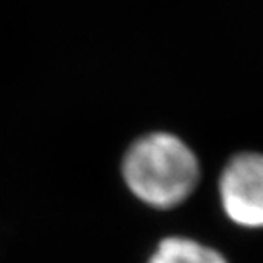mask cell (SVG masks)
<instances>
[{
    "label": "cell",
    "mask_w": 263,
    "mask_h": 263,
    "mask_svg": "<svg viewBox=\"0 0 263 263\" xmlns=\"http://www.w3.org/2000/svg\"><path fill=\"white\" fill-rule=\"evenodd\" d=\"M224 214L245 229H263V154L245 152L233 157L219 181Z\"/></svg>",
    "instance_id": "2"
},
{
    "label": "cell",
    "mask_w": 263,
    "mask_h": 263,
    "mask_svg": "<svg viewBox=\"0 0 263 263\" xmlns=\"http://www.w3.org/2000/svg\"><path fill=\"white\" fill-rule=\"evenodd\" d=\"M147 263H229L219 250L197 239L170 236L159 241Z\"/></svg>",
    "instance_id": "3"
},
{
    "label": "cell",
    "mask_w": 263,
    "mask_h": 263,
    "mask_svg": "<svg viewBox=\"0 0 263 263\" xmlns=\"http://www.w3.org/2000/svg\"><path fill=\"white\" fill-rule=\"evenodd\" d=\"M200 176L193 151L176 135L157 132L132 144L123 159L130 192L149 207L173 209L195 190Z\"/></svg>",
    "instance_id": "1"
}]
</instances>
